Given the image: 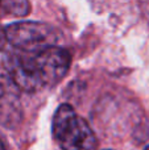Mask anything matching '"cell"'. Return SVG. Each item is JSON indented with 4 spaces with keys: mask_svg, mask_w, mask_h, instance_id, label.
<instances>
[{
    "mask_svg": "<svg viewBox=\"0 0 149 150\" xmlns=\"http://www.w3.org/2000/svg\"><path fill=\"white\" fill-rule=\"evenodd\" d=\"M0 150H7V149L4 148V145H3V144H1V141H0Z\"/></svg>",
    "mask_w": 149,
    "mask_h": 150,
    "instance_id": "8992f818",
    "label": "cell"
},
{
    "mask_svg": "<svg viewBox=\"0 0 149 150\" xmlns=\"http://www.w3.org/2000/svg\"><path fill=\"white\" fill-rule=\"evenodd\" d=\"M5 37L12 46L25 53H37L48 46H54L60 37L54 26L37 21H20L5 26Z\"/></svg>",
    "mask_w": 149,
    "mask_h": 150,
    "instance_id": "3957f363",
    "label": "cell"
},
{
    "mask_svg": "<svg viewBox=\"0 0 149 150\" xmlns=\"http://www.w3.org/2000/svg\"><path fill=\"white\" fill-rule=\"evenodd\" d=\"M0 5H3L4 11L9 15H13V16H25L29 13V9H31V4L28 1H16V0H12V1H4Z\"/></svg>",
    "mask_w": 149,
    "mask_h": 150,
    "instance_id": "5b68a950",
    "label": "cell"
},
{
    "mask_svg": "<svg viewBox=\"0 0 149 150\" xmlns=\"http://www.w3.org/2000/svg\"><path fill=\"white\" fill-rule=\"evenodd\" d=\"M145 150H149V146H147V149H145Z\"/></svg>",
    "mask_w": 149,
    "mask_h": 150,
    "instance_id": "52a82bcc",
    "label": "cell"
},
{
    "mask_svg": "<svg viewBox=\"0 0 149 150\" xmlns=\"http://www.w3.org/2000/svg\"><path fill=\"white\" fill-rule=\"evenodd\" d=\"M53 136L62 150H94L96 146V137L90 125L69 104H62L55 111Z\"/></svg>",
    "mask_w": 149,
    "mask_h": 150,
    "instance_id": "7a4b0ae2",
    "label": "cell"
},
{
    "mask_svg": "<svg viewBox=\"0 0 149 150\" xmlns=\"http://www.w3.org/2000/svg\"><path fill=\"white\" fill-rule=\"evenodd\" d=\"M23 120L20 90L9 76L0 75V124L16 128Z\"/></svg>",
    "mask_w": 149,
    "mask_h": 150,
    "instance_id": "277c9868",
    "label": "cell"
},
{
    "mask_svg": "<svg viewBox=\"0 0 149 150\" xmlns=\"http://www.w3.org/2000/svg\"><path fill=\"white\" fill-rule=\"evenodd\" d=\"M70 53L60 46H48L37 53H26L13 61L11 79L18 90L38 91L44 86H53L65 78L70 69Z\"/></svg>",
    "mask_w": 149,
    "mask_h": 150,
    "instance_id": "6da1fadb",
    "label": "cell"
}]
</instances>
